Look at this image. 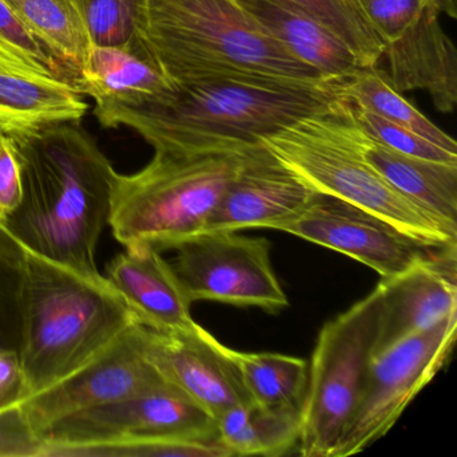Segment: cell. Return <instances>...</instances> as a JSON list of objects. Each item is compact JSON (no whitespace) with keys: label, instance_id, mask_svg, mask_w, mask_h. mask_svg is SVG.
<instances>
[{"label":"cell","instance_id":"obj_1","mask_svg":"<svg viewBox=\"0 0 457 457\" xmlns=\"http://www.w3.org/2000/svg\"><path fill=\"white\" fill-rule=\"evenodd\" d=\"M22 199L0 224L28 253L100 274L96 253L109 224L119 173L79 122L12 133Z\"/></svg>","mask_w":457,"mask_h":457},{"label":"cell","instance_id":"obj_2","mask_svg":"<svg viewBox=\"0 0 457 457\" xmlns=\"http://www.w3.org/2000/svg\"><path fill=\"white\" fill-rule=\"evenodd\" d=\"M339 82L208 79L178 87L167 103L96 108L95 114L103 127L136 130L154 152H245L298 120L330 109L341 100Z\"/></svg>","mask_w":457,"mask_h":457},{"label":"cell","instance_id":"obj_3","mask_svg":"<svg viewBox=\"0 0 457 457\" xmlns=\"http://www.w3.org/2000/svg\"><path fill=\"white\" fill-rule=\"evenodd\" d=\"M21 314L23 401L81 370L140 322L104 275L76 271L28 251Z\"/></svg>","mask_w":457,"mask_h":457},{"label":"cell","instance_id":"obj_4","mask_svg":"<svg viewBox=\"0 0 457 457\" xmlns=\"http://www.w3.org/2000/svg\"><path fill=\"white\" fill-rule=\"evenodd\" d=\"M138 41L175 87L208 79L328 81L237 0H145Z\"/></svg>","mask_w":457,"mask_h":457},{"label":"cell","instance_id":"obj_5","mask_svg":"<svg viewBox=\"0 0 457 457\" xmlns=\"http://www.w3.org/2000/svg\"><path fill=\"white\" fill-rule=\"evenodd\" d=\"M263 145L317 194L369 211L424 247H456V228L400 194L366 160L361 128L344 98L269 136Z\"/></svg>","mask_w":457,"mask_h":457},{"label":"cell","instance_id":"obj_6","mask_svg":"<svg viewBox=\"0 0 457 457\" xmlns=\"http://www.w3.org/2000/svg\"><path fill=\"white\" fill-rule=\"evenodd\" d=\"M245 152H154L133 175H117L109 226L125 248L172 250L204 231L211 213L242 164Z\"/></svg>","mask_w":457,"mask_h":457},{"label":"cell","instance_id":"obj_7","mask_svg":"<svg viewBox=\"0 0 457 457\" xmlns=\"http://www.w3.org/2000/svg\"><path fill=\"white\" fill-rule=\"evenodd\" d=\"M384 315L381 285L325 323L312 353L301 414L299 454L331 457L354 411Z\"/></svg>","mask_w":457,"mask_h":457},{"label":"cell","instance_id":"obj_8","mask_svg":"<svg viewBox=\"0 0 457 457\" xmlns=\"http://www.w3.org/2000/svg\"><path fill=\"white\" fill-rule=\"evenodd\" d=\"M457 315L406 337L371 358L354 411L331 457L360 453L384 437L444 368L456 342Z\"/></svg>","mask_w":457,"mask_h":457},{"label":"cell","instance_id":"obj_9","mask_svg":"<svg viewBox=\"0 0 457 457\" xmlns=\"http://www.w3.org/2000/svg\"><path fill=\"white\" fill-rule=\"evenodd\" d=\"M270 243L237 231H204L179 242L173 271L191 303L213 301L282 312L288 306L270 258Z\"/></svg>","mask_w":457,"mask_h":457},{"label":"cell","instance_id":"obj_10","mask_svg":"<svg viewBox=\"0 0 457 457\" xmlns=\"http://www.w3.org/2000/svg\"><path fill=\"white\" fill-rule=\"evenodd\" d=\"M41 437L45 449L125 441L220 438L215 417L168 381L132 397L60 420Z\"/></svg>","mask_w":457,"mask_h":457},{"label":"cell","instance_id":"obj_11","mask_svg":"<svg viewBox=\"0 0 457 457\" xmlns=\"http://www.w3.org/2000/svg\"><path fill=\"white\" fill-rule=\"evenodd\" d=\"M272 229L338 251L370 267L382 279L397 277L440 250L419 245L369 211L322 194H315L299 212Z\"/></svg>","mask_w":457,"mask_h":457},{"label":"cell","instance_id":"obj_12","mask_svg":"<svg viewBox=\"0 0 457 457\" xmlns=\"http://www.w3.org/2000/svg\"><path fill=\"white\" fill-rule=\"evenodd\" d=\"M143 323L130 326L106 352L81 370L21 403L41 437L53 424L79 411L116 403L164 382L144 355Z\"/></svg>","mask_w":457,"mask_h":457},{"label":"cell","instance_id":"obj_13","mask_svg":"<svg viewBox=\"0 0 457 457\" xmlns=\"http://www.w3.org/2000/svg\"><path fill=\"white\" fill-rule=\"evenodd\" d=\"M144 355L154 370L196 401L215 419L232 406L250 403L232 349L202 326L187 330L144 328Z\"/></svg>","mask_w":457,"mask_h":457},{"label":"cell","instance_id":"obj_14","mask_svg":"<svg viewBox=\"0 0 457 457\" xmlns=\"http://www.w3.org/2000/svg\"><path fill=\"white\" fill-rule=\"evenodd\" d=\"M315 194L262 144L245 152L204 229H272L299 212Z\"/></svg>","mask_w":457,"mask_h":457},{"label":"cell","instance_id":"obj_15","mask_svg":"<svg viewBox=\"0 0 457 457\" xmlns=\"http://www.w3.org/2000/svg\"><path fill=\"white\" fill-rule=\"evenodd\" d=\"M457 245L433 251L397 277L379 282L384 315L374 355L457 315Z\"/></svg>","mask_w":457,"mask_h":457},{"label":"cell","instance_id":"obj_16","mask_svg":"<svg viewBox=\"0 0 457 457\" xmlns=\"http://www.w3.org/2000/svg\"><path fill=\"white\" fill-rule=\"evenodd\" d=\"M440 9L429 2L422 12L385 45L393 87L400 93L425 90L441 113L457 104V53L440 23Z\"/></svg>","mask_w":457,"mask_h":457},{"label":"cell","instance_id":"obj_17","mask_svg":"<svg viewBox=\"0 0 457 457\" xmlns=\"http://www.w3.org/2000/svg\"><path fill=\"white\" fill-rule=\"evenodd\" d=\"M105 278L146 328L179 331L196 325L191 302L172 266L156 248H125L105 267Z\"/></svg>","mask_w":457,"mask_h":457},{"label":"cell","instance_id":"obj_18","mask_svg":"<svg viewBox=\"0 0 457 457\" xmlns=\"http://www.w3.org/2000/svg\"><path fill=\"white\" fill-rule=\"evenodd\" d=\"M79 92L96 108L151 105L170 100L178 87L149 58L140 41L127 46H92L79 69Z\"/></svg>","mask_w":457,"mask_h":457},{"label":"cell","instance_id":"obj_19","mask_svg":"<svg viewBox=\"0 0 457 457\" xmlns=\"http://www.w3.org/2000/svg\"><path fill=\"white\" fill-rule=\"evenodd\" d=\"M87 104L65 79L0 54V130L30 132L62 122H79Z\"/></svg>","mask_w":457,"mask_h":457},{"label":"cell","instance_id":"obj_20","mask_svg":"<svg viewBox=\"0 0 457 457\" xmlns=\"http://www.w3.org/2000/svg\"><path fill=\"white\" fill-rule=\"evenodd\" d=\"M237 2L271 38L326 79H346L361 68L338 37L288 0Z\"/></svg>","mask_w":457,"mask_h":457},{"label":"cell","instance_id":"obj_21","mask_svg":"<svg viewBox=\"0 0 457 457\" xmlns=\"http://www.w3.org/2000/svg\"><path fill=\"white\" fill-rule=\"evenodd\" d=\"M366 160L422 210L457 229V164L409 156L387 148L361 129Z\"/></svg>","mask_w":457,"mask_h":457},{"label":"cell","instance_id":"obj_22","mask_svg":"<svg viewBox=\"0 0 457 457\" xmlns=\"http://www.w3.org/2000/svg\"><path fill=\"white\" fill-rule=\"evenodd\" d=\"M221 443L232 456H282L298 445L301 414L269 411L250 401L216 419Z\"/></svg>","mask_w":457,"mask_h":457},{"label":"cell","instance_id":"obj_23","mask_svg":"<svg viewBox=\"0 0 457 457\" xmlns=\"http://www.w3.org/2000/svg\"><path fill=\"white\" fill-rule=\"evenodd\" d=\"M337 92L350 105L370 112L457 154L456 141L409 104L403 93L393 87L386 71L377 66L358 68L341 79Z\"/></svg>","mask_w":457,"mask_h":457},{"label":"cell","instance_id":"obj_24","mask_svg":"<svg viewBox=\"0 0 457 457\" xmlns=\"http://www.w3.org/2000/svg\"><path fill=\"white\" fill-rule=\"evenodd\" d=\"M251 400L269 411L302 414L306 393V361L277 353L232 350Z\"/></svg>","mask_w":457,"mask_h":457},{"label":"cell","instance_id":"obj_25","mask_svg":"<svg viewBox=\"0 0 457 457\" xmlns=\"http://www.w3.org/2000/svg\"><path fill=\"white\" fill-rule=\"evenodd\" d=\"M6 2L30 33L79 79V69L92 44L77 9L76 0Z\"/></svg>","mask_w":457,"mask_h":457},{"label":"cell","instance_id":"obj_26","mask_svg":"<svg viewBox=\"0 0 457 457\" xmlns=\"http://www.w3.org/2000/svg\"><path fill=\"white\" fill-rule=\"evenodd\" d=\"M338 37L357 57L361 68H373L385 44L366 18L341 0H288Z\"/></svg>","mask_w":457,"mask_h":457},{"label":"cell","instance_id":"obj_27","mask_svg":"<svg viewBox=\"0 0 457 457\" xmlns=\"http://www.w3.org/2000/svg\"><path fill=\"white\" fill-rule=\"evenodd\" d=\"M220 438L207 441H125L47 446L44 457H231Z\"/></svg>","mask_w":457,"mask_h":457},{"label":"cell","instance_id":"obj_28","mask_svg":"<svg viewBox=\"0 0 457 457\" xmlns=\"http://www.w3.org/2000/svg\"><path fill=\"white\" fill-rule=\"evenodd\" d=\"M145 0H76L92 46H127L138 39Z\"/></svg>","mask_w":457,"mask_h":457},{"label":"cell","instance_id":"obj_29","mask_svg":"<svg viewBox=\"0 0 457 457\" xmlns=\"http://www.w3.org/2000/svg\"><path fill=\"white\" fill-rule=\"evenodd\" d=\"M0 54L65 79L77 89L79 76L30 33L6 0H0Z\"/></svg>","mask_w":457,"mask_h":457},{"label":"cell","instance_id":"obj_30","mask_svg":"<svg viewBox=\"0 0 457 457\" xmlns=\"http://www.w3.org/2000/svg\"><path fill=\"white\" fill-rule=\"evenodd\" d=\"M25 253L20 243H0V347L4 349L20 350Z\"/></svg>","mask_w":457,"mask_h":457},{"label":"cell","instance_id":"obj_31","mask_svg":"<svg viewBox=\"0 0 457 457\" xmlns=\"http://www.w3.org/2000/svg\"><path fill=\"white\" fill-rule=\"evenodd\" d=\"M347 103V101H346ZM349 104V103H347ZM350 114L355 124L369 136L378 143L384 144L387 148L409 156L420 157V159L432 160V162H449L457 164V154L427 140L422 136L398 127L387 120L381 119L370 112L355 108L350 105Z\"/></svg>","mask_w":457,"mask_h":457},{"label":"cell","instance_id":"obj_32","mask_svg":"<svg viewBox=\"0 0 457 457\" xmlns=\"http://www.w3.org/2000/svg\"><path fill=\"white\" fill-rule=\"evenodd\" d=\"M361 12L386 45L397 37L429 2L436 0H358Z\"/></svg>","mask_w":457,"mask_h":457},{"label":"cell","instance_id":"obj_33","mask_svg":"<svg viewBox=\"0 0 457 457\" xmlns=\"http://www.w3.org/2000/svg\"><path fill=\"white\" fill-rule=\"evenodd\" d=\"M45 441L26 420L20 405L0 411V457H42Z\"/></svg>","mask_w":457,"mask_h":457},{"label":"cell","instance_id":"obj_34","mask_svg":"<svg viewBox=\"0 0 457 457\" xmlns=\"http://www.w3.org/2000/svg\"><path fill=\"white\" fill-rule=\"evenodd\" d=\"M22 199V170L14 141L0 130V224L20 205Z\"/></svg>","mask_w":457,"mask_h":457},{"label":"cell","instance_id":"obj_35","mask_svg":"<svg viewBox=\"0 0 457 457\" xmlns=\"http://www.w3.org/2000/svg\"><path fill=\"white\" fill-rule=\"evenodd\" d=\"M25 395V377L20 352L0 347V411L20 405Z\"/></svg>","mask_w":457,"mask_h":457},{"label":"cell","instance_id":"obj_36","mask_svg":"<svg viewBox=\"0 0 457 457\" xmlns=\"http://www.w3.org/2000/svg\"><path fill=\"white\" fill-rule=\"evenodd\" d=\"M441 12L451 18H456V0H436Z\"/></svg>","mask_w":457,"mask_h":457},{"label":"cell","instance_id":"obj_37","mask_svg":"<svg viewBox=\"0 0 457 457\" xmlns=\"http://www.w3.org/2000/svg\"><path fill=\"white\" fill-rule=\"evenodd\" d=\"M341 2H344L346 6H349L350 9L354 10V12H357L358 14H361L363 18H365V15H363L362 12H361L360 2H358V0H341Z\"/></svg>","mask_w":457,"mask_h":457},{"label":"cell","instance_id":"obj_38","mask_svg":"<svg viewBox=\"0 0 457 457\" xmlns=\"http://www.w3.org/2000/svg\"><path fill=\"white\" fill-rule=\"evenodd\" d=\"M0 243H18L14 237H10L2 227H0Z\"/></svg>","mask_w":457,"mask_h":457}]
</instances>
